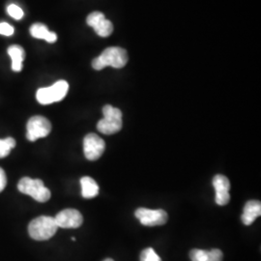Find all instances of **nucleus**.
I'll list each match as a JSON object with an SVG mask.
<instances>
[{"instance_id": "obj_1", "label": "nucleus", "mask_w": 261, "mask_h": 261, "mask_svg": "<svg viewBox=\"0 0 261 261\" xmlns=\"http://www.w3.org/2000/svg\"><path fill=\"white\" fill-rule=\"evenodd\" d=\"M128 62L127 51L118 47H111L106 48L101 56H98L92 61V67L95 70L100 71L103 68L111 66L116 69L123 68Z\"/></svg>"}, {"instance_id": "obj_2", "label": "nucleus", "mask_w": 261, "mask_h": 261, "mask_svg": "<svg viewBox=\"0 0 261 261\" xmlns=\"http://www.w3.org/2000/svg\"><path fill=\"white\" fill-rule=\"evenodd\" d=\"M57 224L55 218L41 216L34 219L28 225V233L30 237L37 241L50 239L57 231Z\"/></svg>"}, {"instance_id": "obj_3", "label": "nucleus", "mask_w": 261, "mask_h": 261, "mask_svg": "<svg viewBox=\"0 0 261 261\" xmlns=\"http://www.w3.org/2000/svg\"><path fill=\"white\" fill-rule=\"evenodd\" d=\"M103 118L98 122L97 129L105 135H113L122 129V112L119 109L107 105L103 108Z\"/></svg>"}, {"instance_id": "obj_4", "label": "nucleus", "mask_w": 261, "mask_h": 261, "mask_svg": "<svg viewBox=\"0 0 261 261\" xmlns=\"http://www.w3.org/2000/svg\"><path fill=\"white\" fill-rule=\"evenodd\" d=\"M18 189L21 194L30 196L39 202H46L50 198V191L40 179L21 178L18 184Z\"/></svg>"}, {"instance_id": "obj_5", "label": "nucleus", "mask_w": 261, "mask_h": 261, "mask_svg": "<svg viewBox=\"0 0 261 261\" xmlns=\"http://www.w3.org/2000/svg\"><path fill=\"white\" fill-rule=\"evenodd\" d=\"M69 90V84L65 81H58L49 87L40 88L36 94L37 101L42 105L56 103L65 98Z\"/></svg>"}, {"instance_id": "obj_6", "label": "nucleus", "mask_w": 261, "mask_h": 261, "mask_svg": "<svg viewBox=\"0 0 261 261\" xmlns=\"http://www.w3.org/2000/svg\"><path fill=\"white\" fill-rule=\"evenodd\" d=\"M50 130V122L44 116L36 115L28 120L27 124V138L29 141H35L47 137Z\"/></svg>"}, {"instance_id": "obj_7", "label": "nucleus", "mask_w": 261, "mask_h": 261, "mask_svg": "<svg viewBox=\"0 0 261 261\" xmlns=\"http://www.w3.org/2000/svg\"><path fill=\"white\" fill-rule=\"evenodd\" d=\"M135 215L140 223L145 226L162 225L168 222V213L163 209L151 210L147 208H139Z\"/></svg>"}, {"instance_id": "obj_8", "label": "nucleus", "mask_w": 261, "mask_h": 261, "mask_svg": "<svg viewBox=\"0 0 261 261\" xmlns=\"http://www.w3.org/2000/svg\"><path fill=\"white\" fill-rule=\"evenodd\" d=\"M106 144L98 135L88 134L84 140V151L85 158L89 161H96L103 155Z\"/></svg>"}, {"instance_id": "obj_9", "label": "nucleus", "mask_w": 261, "mask_h": 261, "mask_svg": "<svg viewBox=\"0 0 261 261\" xmlns=\"http://www.w3.org/2000/svg\"><path fill=\"white\" fill-rule=\"evenodd\" d=\"M86 22L89 27L93 28L100 37H109L112 35L113 31L112 21L106 19L105 15L101 12H93L88 15Z\"/></svg>"}, {"instance_id": "obj_10", "label": "nucleus", "mask_w": 261, "mask_h": 261, "mask_svg": "<svg viewBox=\"0 0 261 261\" xmlns=\"http://www.w3.org/2000/svg\"><path fill=\"white\" fill-rule=\"evenodd\" d=\"M56 224L62 228H77L84 223L83 215L75 209H65L56 215Z\"/></svg>"}, {"instance_id": "obj_11", "label": "nucleus", "mask_w": 261, "mask_h": 261, "mask_svg": "<svg viewBox=\"0 0 261 261\" xmlns=\"http://www.w3.org/2000/svg\"><path fill=\"white\" fill-rule=\"evenodd\" d=\"M213 186L216 191V203L220 206L226 205L230 200V182L228 178L221 174L216 175L213 178Z\"/></svg>"}, {"instance_id": "obj_12", "label": "nucleus", "mask_w": 261, "mask_h": 261, "mask_svg": "<svg viewBox=\"0 0 261 261\" xmlns=\"http://www.w3.org/2000/svg\"><path fill=\"white\" fill-rule=\"evenodd\" d=\"M261 215V203L258 200H250L244 207L242 219L243 224L251 225Z\"/></svg>"}, {"instance_id": "obj_13", "label": "nucleus", "mask_w": 261, "mask_h": 261, "mask_svg": "<svg viewBox=\"0 0 261 261\" xmlns=\"http://www.w3.org/2000/svg\"><path fill=\"white\" fill-rule=\"evenodd\" d=\"M30 34L36 39H43L47 43H55L57 40V35L55 32H51L43 23H34L30 28Z\"/></svg>"}, {"instance_id": "obj_14", "label": "nucleus", "mask_w": 261, "mask_h": 261, "mask_svg": "<svg viewBox=\"0 0 261 261\" xmlns=\"http://www.w3.org/2000/svg\"><path fill=\"white\" fill-rule=\"evenodd\" d=\"M8 55L12 59V70L14 72H20L22 69V62L24 60V49L19 45H13L8 47Z\"/></svg>"}, {"instance_id": "obj_15", "label": "nucleus", "mask_w": 261, "mask_h": 261, "mask_svg": "<svg viewBox=\"0 0 261 261\" xmlns=\"http://www.w3.org/2000/svg\"><path fill=\"white\" fill-rule=\"evenodd\" d=\"M82 195L84 198H93L99 194V186L93 178L85 176L81 179Z\"/></svg>"}, {"instance_id": "obj_16", "label": "nucleus", "mask_w": 261, "mask_h": 261, "mask_svg": "<svg viewBox=\"0 0 261 261\" xmlns=\"http://www.w3.org/2000/svg\"><path fill=\"white\" fill-rule=\"evenodd\" d=\"M16 146V140L13 138H7L4 140H0V158H4L8 156L11 152Z\"/></svg>"}, {"instance_id": "obj_17", "label": "nucleus", "mask_w": 261, "mask_h": 261, "mask_svg": "<svg viewBox=\"0 0 261 261\" xmlns=\"http://www.w3.org/2000/svg\"><path fill=\"white\" fill-rule=\"evenodd\" d=\"M140 261H162V259L152 248H146L140 253Z\"/></svg>"}, {"instance_id": "obj_18", "label": "nucleus", "mask_w": 261, "mask_h": 261, "mask_svg": "<svg viewBox=\"0 0 261 261\" xmlns=\"http://www.w3.org/2000/svg\"><path fill=\"white\" fill-rule=\"evenodd\" d=\"M190 257L192 261H209L208 251L199 249H194L190 252Z\"/></svg>"}, {"instance_id": "obj_19", "label": "nucleus", "mask_w": 261, "mask_h": 261, "mask_svg": "<svg viewBox=\"0 0 261 261\" xmlns=\"http://www.w3.org/2000/svg\"><path fill=\"white\" fill-rule=\"evenodd\" d=\"M7 13L13 19H21L23 18V11L16 4H11L7 7Z\"/></svg>"}, {"instance_id": "obj_20", "label": "nucleus", "mask_w": 261, "mask_h": 261, "mask_svg": "<svg viewBox=\"0 0 261 261\" xmlns=\"http://www.w3.org/2000/svg\"><path fill=\"white\" fill-rule=\"evenodd\" d=\"M208 258L209 261H223L224 254L221 250L213 249L211 251H208Z\"/></svg>"}, {"instance_id": "obj_21", "label": "nucleus", "mask_w": 261, "mask_h": 261, "mask_svg": "<svg viewBox=\"0 0 261 261\" xmlns=\"http://www.w3.org/2000/svg\"><path fill=\"white\" fill-rule=\"evenodd\" d=\"M14 28L7 22L0 23V34L4 36H12L14 34Z\"/></svg>"}, {"instance_id": "obj_22", "label": "nucleus", "mask_w": 261, "mask_h": 261, "mask_svg": "<svg viewBox=\"0 0 261 261\" xmlns=\"http://www.w3.org/2000/svg\"><path fill=\"white\" fill-rule=\"evenodd\" d=\"M7 184V177L4 170L0 168V193L5 189Z\"/></svg>"}, {"instance_id": "obj_23", "label": "nucleus", "mask_w": 261, "mask_h": 261, "mask_svg": "<svg viewBox=\"0 0 261 261\" xmlns=\"http://www.w3.org/2000/svg\"><path fill=\"white\" fill-rule=\"evenodd\" d=\"M103 261H114L113 259H112V258H107V259H105Z\"/></svg>"}]
</instances>
